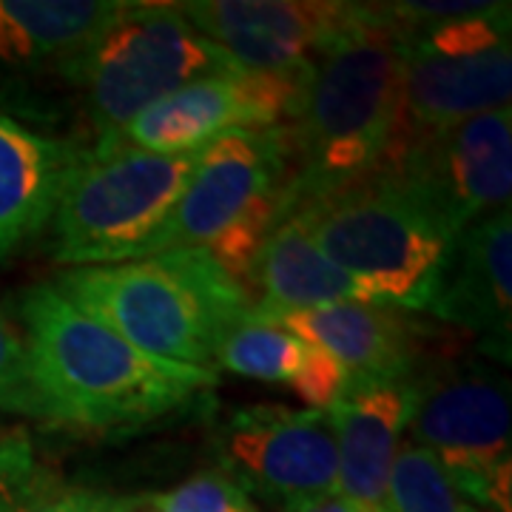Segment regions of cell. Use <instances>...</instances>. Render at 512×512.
I'll return each mask as SVG.
<instances>
[{
  "mask_svg": "<svg viewBox=\"0 0 512 512\" xmlns=\"http://www.w3.org/2000/svg\"><path fill=\"white\" fill-rule=\"evenodd\" d=\"M55 285L131 348L171 365L214 370L222 333L251 316V296L205 248L74 268Z\"/></svg>",
  "mask_w": 512,
  "mask_h": 512,
  "instance_id": "obj_3",
  "label": "cell"
},
{
  "mask_svg": "<svg viewBox=\"0 0 512 512\" xmlns=\"http://www.w3.org/2000/svg\"><path fill=\"white\" fill-rule=\"evenodd\" d=\"M0 413L32 416L23 333L3 311H0Z\"/></svg>",
  "mask_w": 512,
  "mask_h": 512,
  "instance_id": "obj_25",
  "label": "cell"
},
{
  "mask_svg": "<svg viewBox=\"0 0 512 512\" xmlns=\"http://www.w3.org/2000/svg\"><path fill=\"white\" fill-rule=\"evenodd\" d=\"M200 151L151 154L92 148L57 202L55 256L92 268L143 259L194 177Z\"/></svg>",
  "mask_w": 512,
  "mask_h": 512,
  "instance_id": "obj_6",
  "label": "cell"
},
{
  "mask_svg": "<svg viewBox=\"0 0 512 512\" xmlns=\"http://www.w3.org/2000/svg\"><path fill=\"white\" fill-rule=\"evenodd\" d=\"M399 32L402 117L396 140L510 106V3H467L456 15Z\"/></svg>",
  "mask_w": 512,
  "mask_h": 512,
  "instance_id": "obj_7",
  "label": "cell"
},
{
  "mask_svg": "<svg viewBox=\"0 0 512 512\" xmlns=\"http://www.w3.org/2000/svg\"><path fill=\"white\" fill-rule=\"evenodd\" d=\"M512 220L501 208L467 225L453 242L430 313L473 330L510 362Z\"/></svg>",
  "mask_w": 512,
  "mask_h": 512,
  "instance_id": "obj_15",
  "label": "cell"
},
{
  "mask_svg": "<svg viewBox=\"0 0 512 512\" xmlns=\"http://www.w3.org/2000/svg\"><path fill=\"white\" fill-rule=\"evenodd\" d=\"M336 302H370V296L319 251L308 220L302 211H293L276 225L259 254L251 282V316L276 322L288 313Z\"/></svg>",
  "mask_w": 512,
  "mask_h": 512,
  "instance_id": "obj_18",
  "label": "cell"
},
{
  "mask_svg": "<svg viewBox=\"0 0 512 512\" xmlns=\"http://www.w3.org/2000/svg\"><path fill=\"white\" fill-rule=\"evenodd\" d=\"M313 63L291 72H234L194 80L134 117L97 148L191 154L237 128H291L302 117Z\"/></svg>",
  "mask_w": 512,
  "mask_h": 512,
  "instance_id": "obj_9",
  "label": "cell"
},
{
  "mask_svg": "<svg viewBox=\"0 0 512 512\" xmlns=\"http://www.w3.org/2000/svg\"><path fill=\"white\" fill-rule=\"evenodd\" d=\"M46 493L32 439L23 430L0 436V512H32Z\"/></svg>",
  "mask_w": 512,
  "mask_h": 512,
  "instance_id": "obj_23",
  "label": "cell"
},
{
  "mask_svg": "<svg viewBox=\"0 0 512 512\" xmlns=\"http://www.w3.org/2000/svg\"><path fill=\"white\" fill-rule=\"evenodd\" d=\"M177 6L245 72H291L313 63L356 12V3L325 0H191Z\"/></svg>",
  "mask_w": 512,
  "mask_h": 512,
  "instance_id": "obj_13",
  "label": "cell"
},
{
  "mask_svg": "<svg viewBox=\"0 0 512 512\" xmlns=\"http://www.w3.org/2000/svg\"><path fill=\"white\" fill-rule=\"evenodd\" d=\"M32 416L74 430H134L180 410L217 370L151 359L80 311L57 285H37L20 302Z\"/></svg>",
  "mask_w": 512,
  "mask_h": 512,
  "instance_id": "obj_1",
  "label": "cell"
},
{
  "mask_svg": "<svg viewBox=\"0 0 512 512\" xmlns=\"http://www.w3.org/2000/svg\"><path fill=\"white\" fill-rule=\"evenodd\" d=\"M57 69L83 89L97 143H106L168 94L239 66L191 26L177 3H126Z\"/></svg>",
  "mask_w": 512,
  "mask_h": 512,
  "instance_id": "obj_5",
  "label": "cell"
},
{
  "mask_svg": "<svg viewBox=\"0 0 512 512\" xmlns=\"http://www.w3.org/2000/svg\"><path fill=\"white\" fill-rule=\"evenodd\" d=\"M299 211L319 251L353 276L373 305L430 311L458 234L413 185L376 171Z\"/></svg>",
  "mask_w": 512,
  "mask_h": 512,
  "instance_id": "obj_4",
  "label": "cell"
},
{
  "mask_svg": "<svg viewBox=\"0 0 512 512\" xmlns=\"http://www.w3.org/2000/svg\"><path fill=\"white\" fill-rule=\"evenodd\" d=\"M379 171L413 185L461 234L467 225L510 208V106L441 131L396 140Z\"/></svg>",
  "mask_w": 512,
  "mask_h": 512,
  "instance_id": "obj_10",
  "label": "cell"
},
{
  "mask_svg": "<svg viewBox=\"0 0 512 512\" xmlns=\"http://www.w3.org/2000/svg\"><path fill=\"white\" fill-rule=\"evenodd\" d=\"M126 0H0V60L63 63L123 12Z\"/></svg>",
  "mask_w": 512,
  "mask_h": 512,
  "instance_id": "obj_19",
  "label": "cell"
},
{
  "mask_svg": "<svg viewBox=\"0 0 512 512\" xmlns=\"http://www.w3.org/2000/svg\"><path fill=\"white\" fill-rule=\"evenodd\" d=\"M293 154L291 128H237L217 137L200 151L191 183L146 256L205 248L251 205L291 183Z\"/></svg>",
  "mask_w": 512,
  "mask_h": 512,
  "instance_id": "obj_12",
  "label": "cell"
},
{
  "mask_svg": "<svg viewBox=\"0 0 512 512\" xmlns=\"http://www.w3.org/2000/svg\"><path fill=\"white\" fill-rule=\"evenodd\" d=\"M222 473L282 512H299L336 493L339 458L328 413L282 404L245 407L214 444Z\"/></svg>",
  "mask_w": 512,
  "mask_h": 512,
  "instance_id": "obj_11",
  "label": "cell"
},
{
  "mask_svg": "<svg viewBox=\"0 0 512 512\" xmlns=\"http://www.w3.org/2000/svg\"><path fill=\"white\" fill-rule=\"evenodd\" d=\"M299 512H359L353 504H350L348 498H342L339 493L328 495V498H322V501H316L311 507H305V510Z\"/></svg>",
  "mask_w": 512,
  "mask_h": 512,
  "instance_id": "obj_27",
  "label": "cell"
},
{
  "mask_svg": "<svg viewBox=\"0 0 512 512\" xmlns=\"http://www.w3.org/2000/svg\"><path fill=\"white\" fill-rule=\"evenodd\" d=\"M402 117V32L382 6H362L313 60L293 171L299 208L376 174Z\"/></svg>",
  "mask_w": 512,
  "mask_h": 512,
  "instance_id": "obj_2",
  "label": "cell"
},
{
  "mask_svg": "<svg viewBox=\"0 0 512 512\" xmlns=\"http://www.w3.org/2000/svg\"><path fill=\"white\" fill-rule=\"evenodd\" d=\"M32 512H123V498L83 487H66V490H46L37 498Z\"/></svg>",
  "mask_w": 512,
  "mask_h": 512,
  "instance_id": "obj_26",
  "label": "cell"
},
{
  "mask_svg": "<svg viewBox=\"0 0 512 512\" xmlns=\"http://www.w3.org/2000/svg\"><path fill=\"white\" fill-rule=\"evenodd\" d=\"M387 512H484L444 470L439 458L404 441L387 478Z\"/></svg>",
  "mask_w": 512,
  "mask_h": 512,
  "instance_id": "obj_21",
  "label": "cell"
},
{
  "mask_svg": "<svg viewBox=\"0 0 512 512\" xmlns=\"http://www.w3.org/2000/svg\"><path fill=\"white\" fill-rule=\"evenodd\" d=\"M276 322L305 345L333 356L350 376V387L413 376L416 333L402 311L373 302H336Z\"/></svg>",
  "mask_w": 512,
  "mask_h": 512,
  "instance_id": "obj_16",
  "label": "cell"
},
{
  "mask_svg": "<svg viewBox=\"0 0 512 512\" xmlns=\"http://www.w3.org/2000/svg\"><path fill=\"white\" fill-rule=\"evenodd\" d=\"M305 353L308 345L279 322L248 316L222 333L214 365L256 382L291 384Z\"/></svg>",
  "mask_w": 512,
  "mask_h": 512,
  "instance_id": "obj_20",
  "label": "cell"
},
{
  "mask_svg": "<svg viewBox=\"0 0 512 512\" xmlns=\"http://www.w3.org/2000/svg\"><path fill=\"white\" fill-rule=\"evenodd\" d=\"M123 512H256V507L228 473L202 470L165 493L123 498Z\"/></svg>",
  "mask_w": 512,
  "mask_h": 512,
  "instance_id": "obj_22",
  "label": "cell"
},
{
  "mask_svg": "<svg viewBox=\"0 0 512 512\" xmlns=\"http://www.w3.org/2000/svg\"><path fill=\"white\" fill-rule=\"evenodd\" d=\"M293 393L308 404V410L328 413L333 404H339L350 390V376L325 350L311 348L302 359V365L291 379Z\"/></svg>",
  "mask_w": 512,
  "mask_h": 512,
  "instance_id": "obj_24",
  "label": "cell"
},
{
  "mask_svg": "<svg viewBox=\"0 0 512 512\" xmlns=\"http://www.w3.org/2000/svg\"><path fill=\"white\" fill-rule=\"evenodd\" d=\"M413 444L430 450L481 510L510 512V390L481 367L416 379Z\"/></svg>",
  "mask_w": 512,
  "mask_h": 512,
  "instance_id": "obj_8",
  "label": "cell"
},
{
  "mask_svg": "<svg viewBox=\"0 0 512 512\" xmlns=\"http://www.w3.org/2000/svg\"><path fill=\"white\" fill-rule=\"evenodd\" d=\"M86 148L37 134L0 111V254L40 234Z\"/></svg>",
  "mask_w": 512,
  "mask_h": 512,
  "instance_id": "obj_17",
  "label": "cell"
},
{
  "mask_svg": "<svg viewBox=\"0 0 512 512\" xmlns=\"http://www.w3.org/2000/svg\"><path fill=\"white\" fill-rule=\"evenodd\" d=\"M419 396L413 376L350 387L328 410L339 481L336 493L359 512H387V478L404 444Z\"/></svg>",
  "mask_w": 512,
  "mask_h": 512,
  "instance_id": "obj_14",
  "label": "cell"
}]
</instances>
